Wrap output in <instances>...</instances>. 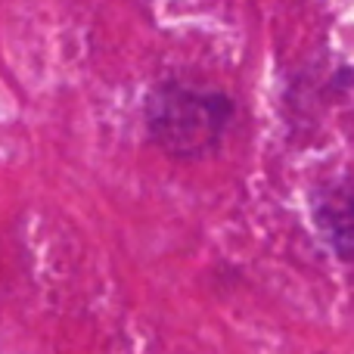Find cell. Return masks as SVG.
<instances>
[{
  "instance_id": "1",
  "label": "cell",
  "mask_w": 354,
  "mask_h": 354,
  "mask_svg": "<svg viewBox=\"0 0 354 354\" xmlns=\"http://www.w3.org/2000/svg\"><path fill=\"white\" fill-rule=\"evenodd\" d=\"M153 131L165 147L171 149H205L214 143L227 122V103L224 100H208L199 93L171 91L153 100Z\"/></svg>"
}]
</instances>
